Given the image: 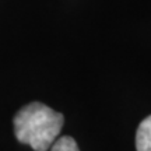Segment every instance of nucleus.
Returning a JSON list of instances; mask_svg holds the SVG:
<instances>
[{
    "instance_id": "nucleus-1",
    "label": "nucleus",
    "mask_w": 151,
    "mask_h": 151,
    "mask_svg": "<svg viewBox=\"0 0 151 151\" xmlns=\"http://www.w3.org/2000/svg\"><path fill=\"white\" fill-rule=\"evenodd\" d=\"M65 118L41 102L22 106L14 116V134L20 143L31 146L34 151H48L59 136Z\"/></svg>"
},
{
    "instance_id": "nucleus-2",
    "label": "nucleus",
    "mask_w": 151,
    "mask_h": 151,
    "mask_svg": "<svg viewBox=\"0 0 151 151\" xmlns=\"http://www.w3.org/2000/svg\"><path fill=\"white\" fill-rule=\"evenodd\" d=\"M136 148L137 151H151V115L139 124L136 133Z\"/></svg>"
},
{
    "instance_id": "nucleus-3",
    "label": "nucleus",
    "mask_w": 151,
    "mask_h": 151,
    "mask_svg": "<svg viewBox=\"0 0 151 151\" xmlns=\"http://www.w3.org/2000/svg\"><path fill=\"white\" fill-rule=\"evenodd\" d=\"M50 151H80V150H78V146L74 141V139H71L69 136H65V137H60L59 140H56V143L52 146Z\"/></svg>"
}]
</instances>
